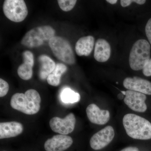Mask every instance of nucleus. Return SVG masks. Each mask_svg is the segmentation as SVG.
Segmentation results:
<instances>
[{"label":"nucleus","mask_w":151,"mask_h":151,"mask_svg":"<svg viewBox=\"0 0 151 151\" xmlns=\"http://www.w3.org/2000/svg\"><path fill=\"white\" fill-rule=\"evenodd\" d=\"M106 1L111 4H115L117 3L118 1L117 0H107Z\"/></svg>","instance_id":"obj_26"},{"label":"nucleus","mask_w":151,"mask_h":151,"mask_svg":"<svg viewBox=\"0 0 151 151\" xmlns=\"http://www.w3.org/2000/svg\"><path fill=\"white\" fill-rule=\"evenodd\" d=\"M121 151H139V149L136 147H129L125 148Z\"/></svg>","instance_id":"obj_25"},{"label":"nucleus","mask_w":151,"mask_h":151,"mask_svg":"<svg viewBox=\"0 0 151 151\" xmlns=\"http://www.w3.org/2000/svg\"><path fill=\"white\" fill-rule=\"evenodd\" d=\"M73 143L72 138L69 136L56 135L45 142L44 148L46 151H64L70 147Z\"/></svg>","instance_id":"obj_10"},{"label":"nucleus","mask_w":151,"mask_h":151,"mask_svg":"<svg viewBox=\"0 0 151 151\" xmlns=\"http://www.w3.org/2000/svg\"><path fill=\"white\" fill-rule=\"evenodd\" d=\"M88 119L91 123L97 125H104L110 119V113L108 110H102L96 104H91L86 109Z\"/></svg>","instance_id":"obj_12"},{"label":"nucleus","mask_w":151,"mask_h":151,"mask_svg":"<svg viewBox=\"0 0 151 151\" xmlns=\"http://www.w3.org/2000/svg\"><path fill=\"white\" fill-rule=\"evenodd\" d=\"M38 59L40 64L39 75L40 79L45 80L47 79L50 73H52L56 64L50 58L45 55H41Z\"/></svg>","instance_id":"obj_17"},{"label":"nucleus","mask_w":151,"mask_h":151,"mask_svg":"<svg viewBox=\"0 0 151 151\" xmlns=\"http://www.w3.org/2000/svg\"><path fill=\"white\" fill-rule=\"evenodd\" d=\"M145 32L149 42L151 45V18L149 19L145 27Z\"/></svg>","instance_id":"obj_24"},{"label":"nucleus","mask_w":151,"mask_h":151,"mask_svg":"<svg viewBox=\"0 0 151 151\" xmlns=\"http://www.w3.org/2000/svg\"><path fill=\"white\" fill-rule=\"evenodd\" d=\"M22 124L19 122H11L0 123V139L14 137L23 131Z\"/></svg>","instance_id":"obj_14"},{"label":"nucleus","mask_w":151,"mask_h":151,"mask_svg":"<svg viewBox=\"0 0 151 151\" xmlns=\"http://www.w3.org/2000/svg\"><path fill=\"white\" fill-rule=\"evenodd\" d=\"M124 94H122V93H120L118 95V98H119L120 100H122L124 98Z\"/></svg>","instance_id":"obj_27"},{"label":"nucleus","mask_w":151,"mask_h":151,"mask_svg":"<svg viewBox=\"0 0 151 151\" xmlns=\"http://www.w3.org/2000/svg\"><path fill=\"white\" fill-rule=\"evenodd\" d=\"M22 56L24 62L18 68V75L23 80H29L32 77L34 57L32 52L29 50L24 52Z\"/></svg>","instance_id":"obj_13"},{"label":"nucleus","mask_w":151,"mask_h":151,"mask_svg":"<svg viewBox=\"0 0 151 151\" xmlns=\"http://www.w3.org/2000/svg\"><path fill=\"white\" fill-rule=\"evenodd\" d=\"M111 47L108 41L104 39H99L95 43L94 56L99 62L107 61L111 56Z\"/></svg>","instance_id":"obj_15"},{"label":"nucleus","mask_w":151,"mask_h":151,"mask_svg":"<svg viewBox=\"0 0 151 151\" xmlns=\"http://www.w3.org/2000/svg\"><path fill=\"white\" fill-rule=\"evenodd\" d=\"M76 119L73 113H70L64 119L54 117L50 119L49 125L52 131L60 134L66 135L73 132Z\"/></svg>","instance_id":"obj_7"},{"label":"nucleus","mask_w":151,"mask_h":151,"mask_svg":"<svg viewBox=\"0 0 151 151\" xmlns=\"http://www.w3.org/2000/svg\"><path fill=\"white\" fill-rule=\"evenodd\" d=\"M3 10L5 16L15 22L23 21L28 13L27 6L23 0H6Z\"/></svg>","instance_id":"obj_6"},{"label":"nucleus","mask_w":151,"mask_h":151,"mask_svg":"<svg viewBox=\"0 0 151 151\" xmlns=\"http://www.w3.org/2000/svg\"><path fill=\"white\" fill-rule=\"evenodd\" d=\"M123 85L129 90L151 95V82L146 79L137 76L127 77L124 79Z\"/></svg>","instance_id":"obj_11"},{"label":"nucleus","mask_w":151,"mask_h":151,"mask_svg":"<svg viewBox=\"0 0 151 151\" xmlns=\"http://www.w3.org/2000/svg\"><path fill=\"white\" fill-rule=\"evenodd\" d=\"M41 99L35 89H30L25 94L17 93L12 96L11 106L13 109L27 115L36 114L40 111Z\"/></svg>","instance_id":"obj_1"},{"label":"nucleus","mask_w":151,"mask_h":151,"mask_svg":"<svg viewBox=\"0 0 151 151\" xmlns=\"http://www.w3.org/2000/svg\"><path fill=\"white\" fill-rule=\"evenodd\" d=\"M67 70V66L65 64L62 63H57L52 73L47 78L48 84L52 86H58L60 83L61 76Z\"/></svg>","instance_id":"obj_18"},{"label":"nucleus","mask_w":151,"mask_h":151,"mask_svg":"<svg viewBox=\"0 0 151 151\" xmlns=\"http://www.w3.org/2000/svg\"></svg>","instance_id":"obj_28"},{"label":"nucleus","mask_w":151,"mask_h":151,"mask_svg":"<svg viewBox=\"0 0 151 151\" xmlns=\"http://www.w3.org/2000/svg\"><path fill=\"white\" fill-rule=\"evenodd\" d=\"M77 2L76 0H58V1L60 8L64 12H69L75 6Z\"/></svg>","instance_id":"obj_20"},{"label":"nucleus","mask_w":151,"mask_h":151,"mask_svg":"<svg viewBox=\"0 0 151 151\" xmlns=\"http://www.w3.org/2000/svg\"><path fill=\"white\" fill-rule=\"evenodd\" d=\"M114 136L115 132L113 127L107 126L92 136L89 142L90 145L95 150H101L112 142Z\"/></svg>","instance_id":"obj_8"},{"label":"nucleus","mask_w":151,"mask_h":151,"mask_svg":"<svg viewBox=\"0 0 151 151\" xmlns=\"http://www.w3.org/2000/svg\"><path fill=\"white\" fill-rule=\"evenodd\" d=\"M61 101L66 104L78 103L80 100V95L69 88H65L60 94Z\"/></svg>","instance_id":"obj_19"},{"label":"nucleus","mask_w":151,"mask_h":151,"mask_svg":"<svg viewBox=\"0 0 151 151\" xmlns=\"http://www.w3.org/2000/svg\"><path fill=\"white\" fill-rule=\"evenodd\" d=\"M124 102L131 110L144 113L147 110L145 103L147 96L145 94L132 90L126 91Z\"/></svg>","instance_id":"obj_9"},{"label":"nucleus","mask_w":151,"mask_h":151,"mask_svg":"<svg viewBox=\"0 0 151 151\" xmlns=\"http://www.w3.org/2000/svg\"><path fill=\"white\" fill-rule=\"evenodd\" d=\"M123 123L130 137L139 140L151 139V123L145 118L129 113L124 116Z\"/></svg>","instance_id":"obj_2"},{"label":"nucleus","mask_w":151,"mask_h":151,"mask_svg":"<svg viewBox=\"0 0 151 151\" xmlns=\"http://www.w3.org/2000/svg\"><path fill=\"white\" fill-rule=\"evenodd\" d=\"M151 47L147 41L140 39L136 42L130 51L129 63L132 70L143 69L150 59Z\"/></svg>","instance_id":"obj_3"},{"label":"nucleus","mask_w":151,"mask_h":151,"mask_svg":"<svg viewBox=\"0 0 151 151\" xmlns=\"http://www.w3.org/2000/svg\"><path fill=\"white\" fill-rule=\"evenodd\" d=\"M55 32L54 29L50 26L37 27L30 30L25 35L21 44L29 48L38 47L54 37Z\"/></svg>","instance_id":"obj_4"},{"label":"nucleus","mask_w":151,"mask_h":151,"mask_svg":"<svg viewBox=\"0 0 151 151\" xmlns=\"http://www.w3.org/2000/svg\"><path fill=\"white\" fill-rule=\"evenodd\" d=\"M95 39L92 36L80 38L75 45V50L78 56H87L91 54L94 48Z\"/></svg>","instance_id":"obj_16"},{"label":"nucleus","mask_w":151,"mask_h":151,"mask_svg":"<svg viewBox=\"0 0 151 151\" xmlns=\"http://www.w3.org/2000/svg\"><path fill=\"white\" fill-rule=\"evenodd\" d=\"M48 44L58 59L69 65L75 64V55L68 41L61 37L55 36L49 41Z\"/></svg>","instance_id":"obj_5"},{"label":"nucleus","mask_w":151,"mask_h":151,"mask_svg":"<svg viewBox=\"0 0 151 151\" xmlns=\"http://www.w3.org/2000/svg\"><path fill=\"white\" fill-rule=\"evenodd\" d=\"M145 0H121L120 1L121 6L123 7L128 6L132 3H136L139 5H143L146 3Z\"/></svg>","instance_id":"obj_22"},{"label":"nucleus","mask_w":151,"mask_h":151,"mask_svg":"<svg viewBox=\"0 0 151 151\" xmlns=\"http://www.w3.org/2000/svg\"><path fill=\"white\" fill-rule=\"evenodd\" d=\"M143 73L147 76H151V59L149 60L142 69Z\"/></svg>","instance_id":"obj_23"},{"label":"nucleus","mask_w":151,"mask_h":151,"mask_svg":"<svg viewBox=\"0 0 151 151\" xmlns=\"http://www.w3.org/2000/svg\"><path fill=\"white\" fill-rule=\"evenodd\" d=\"M9 90V85L6 81L0 78V97H4L7 94Z\"/></svg>","instance_id":"obj_21"}]
</instances>
